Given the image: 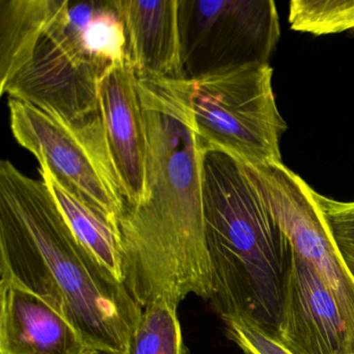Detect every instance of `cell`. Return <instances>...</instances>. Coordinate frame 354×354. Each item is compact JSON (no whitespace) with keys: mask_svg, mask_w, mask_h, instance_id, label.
I'll return each instance as SVG.
<instances>
[{"mask_svg":"<svg viewBox=\"0 0 354 354\" xmlns=\"http://www.w3.org/2000/svg\"><path fill=\"white\" fill-rule=\"evenodd\" d=\"M0 298V354L86 353L80 331L34 292L1 277Z\"/></svg>","mask_w":354,"mask_h":354,"instance_id":"obj_11","label":"cell"},{"mask_svg":"<svg viewBox=\"0 0 354 354\" xmlns=\"http://www.w3.org/2000/svg\"><path fill=\"white\" fill-rule=\"evenodd\" d=\"M99 109L111 160L127 209L147 196V138L138 76L128 62L109 68L99 82Z\"/></svg>","mask_w":354,"mask_h":354,"instance_id":"obj_10","label":"cell"},{"mask_svg":"<svg viewBox=\"0 0 354 354\" xmlns=\"http://www.w3.org/2000/svg\"><path fill=\"white\" fill-rule=\"evenodd\" d=\"M315 200L337 252L354 279V202H341L314 190Z\"/></svg>","mask_w":354,"mask_h":354,"instance_id":"obj_17","label":"cell"},{"mask_svg":"<svg viewBox=\"0 0 354 354\" xmlns=\"http://www.w3.org/2000/svg\"><path fill=\"white\" fill-rule=\"evenodd\" d=\"M230 339L237 344L242 351L250 354H292L275 337L265 333L252 323L243 320L225 322Z\"/></svg>","mask_w":354,"mask_h":354,"instance_id":"obj_18","label":"cell"},{"mask_svg":"<svg viewBox=\"0 0 354 354\" xmlns=\"http://www.w3.org/2000/svg\"><path fill=\"white\" fill-rule=\"evenodd\" d=\"M277 339L292 354H354L337 300L293 248Z\"/></svg>","mask_w":354,"mask_h":354,"instance_id":"obj_9","label":"cell"},{"mask_svg":"<svg viewBox=\"0 0 354 354\" xmlns=\"http://www.w3.org/2000/svg\"><path fill=\"white\" fill-rule=\"evenodd\" d=\"M66 0H0V88L28 62Z\"/></svg>","mask_w":354,"mask_h":354,"instance_id":"obj_13","label":"cell"},{"mask_svg":"<svg viewBox=\"0 0 354 354\" xmlns=\"http://www.w3.org/2000/svg\"><path fill=\"white\" fill-rule=\"evenodd\" d=\"M9 109L18 144L45 163L62 185L102 215L118 233L127 204L102 122L75 127L14 99H10Z\"/></svg>","mask_w":354,"mask_h":354,"instance_id":"obj_5","label":"cell"},{"mask_svg":"<svg viewBox=\"0 0 354 354\" xmlns=\"http://www.w3.org/2000/svg\"><path fill=\"white\" fill-rule=\"evenodd\" d=\"M38 171L78 241L121 281V252L115 227L102 215L62 185L45 163L39 162Z\"/></svg>","mask_w":354,"mask_h":354,"instance_id":"obj_14","label":"cell"},{"mask_svg":"<svg viewBox=\"0 0 354 354\" xmlns=\"http://www.w3.org/2000/svg\"><path fill=\"white\" fill-rule=\"evenodd\" d=\"M184 76L269 64L281 38L272 0H180Z\"/></svg>","mask_w":354,"mask_h":354,"instance_id":"obj_7","label":"cell"},{"mask_svg":"<svg viewBox=\"0 0 354 354\" xmlns=\"http://www.w3.org/2000/svg\"><path fill=\"white\" fill-rule=\"evenodd\" d=\"M291 30L314 36L354 30V0H292Z\"/></svg>","mask_w":354,"mask_h":354,"instance_id":"obj_16","label":"cell"},{"mask_svg":"<svg viewBox=\"0 0 354 354\" xmlns=\"http://www.w3.org/2000/svg\"><path fill=\"white\" fill-rule=\"evenodd\" d=\"M177 308L159 300L142 310L123 354H184Z\"/></svg>","mask_w":354,"mask_h":354,"instance_id":"obj_15","label":"cell"},{"mask_svg":"<svg viewBox=\"0 0 354 354\" xmlns=\"http://www.w3.org/2000/svg\"><path fill=\"white\" fill-rule=\"evenodd\" d=\"M270 64H252L188 80L189 103L206 150L252 169L281 162L287 123L279 113Z\"/></svg>","mask_w":354,"mask_h":354,"instance_id":"obj_4","label":"cell"},{"mask_svg":"<svg viewBox=\"0 0 354 354\" xmlns=\"http://www.w3.org/2000/svg\"><path fill=\"white\" fill-rule=\"evenodd\" d=\"M244 354H250V353H246V352H243Z\"/></svg>","mask_w":354,"mask_h":354,"instance_id":"obj_20","label":"cell"},{"mask_svg":"<svg viewBox=\"0 0 354 354\" xmlns=\"http://www.w3.org/2000/svg\"><path fill=\"white\" fill-rule=\"evenodd\" d=\"M138 76L147 138V196L118 227L121 281L144 310L210 297L203 213L205 149L187 78Z\"/></svg>","mask_w":354,"mask_h":354,"instance_id":"obj_1","label":"cell"},{"mask_svg":"<svg viewBox=\"0 0 354 354\" xmlns=\"http://www.w3.org/2000/svg\"><path fill=\"white\" fill-rule=\"evenodd\" d=\"M125 28L127 62L136 75L185 78L180 0H113Z\"/></svg>","mask_w":354,"mask_h":354,"instance_id":"obj_12","label":"cell"},{"mask_svg":"<svg viewBox=\"0 0 354 354\" xmlns=\"http://www.w3.org/2000/svg\"><path fill=\"white\" fill-rule=\"evenodd\" d=\"M84 1L66 0L30 61L1 95L57 115L75 127L100 123L99 82L109 68L88 55L80 37Z\"/></svg>","mask_w":354,"mask_h":354,"instance_id":"obj_6","label":"cell"},{"mask_svg":"<svg viewBox=\"0 0 354 354\" xmlns=\"http://www.w3.org/2000/svg\"><path fill=\"white\" fill-rule=\"evenodd\" d=\"M250 169L294 252L333 293L354 339V279L331 238L314 189L283 162Z\"/></svg>","mask_w":354,"mask_h":354,"instance_id":"obj_8","label":"cell"},{"mask_svg":"<svg viewBox=\"0 0 354 354\" xmlns=\"http://www.w3.org/2000/svg\"><path fill=\"white\" fill-rule=\"evenodd\" d=\"M84 354H117L109 350L96 349V348H88Z\"/></svg>","mask_w":354,"mask_h":354,"instance_id":"obj_19","label":"cell"},{"mask_svg":"<svg viewBox=\"0 0 354 354\" xmlns=\"http://www.w3.org/2000/svg\"><path fill=\"white\" fill-rule=\"evenodd\" d=\"M0 272L48 302L88 348L123 354L142 308L78 241L42 179L0 162Z\"/></svg>","mask_w":354,"mask_h":354,"instance_id":"obj_2","label":"cell"},{"mask_svg":"<svg viewBox=\"0 0 354 354\" xmlns=\"http://www.w3.org/2000/svg\"><path fill=\"white\" fill-rule=\"evenodd\" d=\"M203 213L210 302L223 322L252 323L277 339L292 246L250 167L206 150Z\"/></svg>","mask_w":354,"mask_h":354,"instance_id":"obj_3","label":"cell"}]
</instances>
